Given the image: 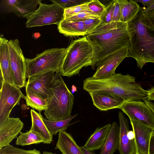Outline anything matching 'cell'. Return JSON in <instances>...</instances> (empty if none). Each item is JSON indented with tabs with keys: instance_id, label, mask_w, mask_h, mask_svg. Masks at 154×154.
<instances>
[{
	"instance_id": "obj_1",
	"label": "cell",
	"mask_w": 154,
	"mask_h": 154,
	"mask_svg": "<svg viewBox=\"0 0 154 154\" xmlns=\"http://www.w3.org/2000/svg\"><path fill=\"white\" fill-rule=\"evenodd\" d=\"M85 36L93 49V69L106 56L125 48L129 49L130 45L127 23H100Z\"/></svg>"
},
{
	"instance_id": "obj_2",
	"label": "cell",
	"mask_w": 154,
	"mask_h": 154,
	"mask_svg": "<svg viewBox=\"0 0 154 154\" xmlns=\"http://www.w3.org/2000/svg\"><path fill=\"white\" fill-rule=\"evenodd\" d=\"M127 23L130 43L128 57L134 58L141 69L147 63H154V26L142 7Z\"/></svg>"
},
{
	"instance_id": "obj_3",
	"label": "cell",
	"mask_w": 154,
	"mask_h": 154,
	"mask_svg": "<svg viewBox=\"0 0 154 154\" xmlns=\"http://www.w3.org/2000/svg\"><path fill=\"white\" fill-rule=\"evenodd\" d=\"M135 77L128 74H114L105 79H93L90 77L83 81V88L89 93L97 91L109 92L126 100L140 101L147 99L148 91L140 84L135 82Z\"/></svg>"
},
{
	"instance_id": "obj_4",
	"label": "cell",
	"mask_w": 154,
	"mask_h": 154,
	"mask_svg": "<svg viewBox=\"0 0 154 154\" xmlns=\"http://www.w3.org/2000/svg\"><path fill=\"white\" fill-rule=\"evenodd\" d=\"M74 100L59 71L55 72L46 100L47 107L44 112L46 118L55 121L68 118L71 115Z\"/></svg>"
},
{
	"instance_id": "obj_5",
	"label": "cell",
	"mask_w": 154,
	"mask_h": 154,
	"mask_svg": "<svg viewBox=\"0 0 154 154\" xmlns=\"http://www.w3.org/2000/svg\"><path fill=\"white\" fill-rule=\"evenodd\" d=\"M93 49L86 36L73 40L66 48L60 66L61 75L71 77L79 74L84 67L93 66Z\"/></svg>"
},
{
	"instance_id": "obj_6",
	"label": "cell",
	"mask_w": 154,
	"mask_h": 154,
	"mask_svg": "<svg viewBox=\"0 0 154 154\" xmlns=\"http://www.w3.org/2000/svg\"><path fill=\"white\" fill-rule=\"evenodd\" d=\"M66 48H54L38 54L33 59L26 58L27 78L46 72L59 71Z\"/></svg>"
},
{
	"instance_id": "obj_7",
	"label": "cell",
	"mask_w": 154,
	"mask_h": 154,
	"mask_svg": "<svg viewBox=\"0 0 154 154\" xmlns=\"http://www.w3.org/2000/svg\"><path fill=\"white\" fill-rule=\"evenodd\" d=\"M39 2L38 8L26 17V27L55 24L58 25L64 18V9L53 3L47 5Z\"/></svg>"
},
{
	"instance_id": "obj_8",
	"label": "cell",
	"mask_w": 154,
	"mask_h": 154,
	"mask_svg": "<svg viewBox=\"0 0 154 154\" xmlns=\"http://www.w3.org/2000/svg\"><path fill=\"white\" fill-rule=\"evenodd\" d=\"M8 45L13 85L20 88L26 86L27 66L20 41L17 39L8 41Z\"/></svg>"
},
{
	"instance_id": "obj_9",
	"label": "cell",
	"mask_w": 154,
	"mask_h": 154,
	"mask_svg": "<svg viewBox=\"0 0 154 154\" xmlns=\"http://www.w3.org/2000/svg\"><path fill=\"white\" fill-rule=\"evenodd\" d=\"M0 123L9 117L13 109L19 105L22 98L24 96L16 86L5 81L0 90Z\"/></svg>"
},
{
	"instance_id": "obj_10",
	"label": "cell",
	"mask_w": 154,
	"mask_h": 154,
	"mask_svg": "<svg viewBox=\"0 0 154 154\" xmlns=\"http://www.w3.org/2000/svg\"><path fill=\"white\" fill-rule=\"evenodd\" d=\"M129 119H133L154 129V113L145 103L140 101L126 100L119 107Z\"/></svg>"
},
{
	"instance_id": "obj_11",
	"label": "cell",
	"mask_w": 154,
	"mask_h": 154,
	"mask_svg": "<svg viewBox=\"0 0 154 154\" xmlns=\"http://www.w3.org/2000/svg\"><path fill=\"white\" fill-rule=\"evenodd\" d=\"M129 54V48H125L106 56L99 62L96 72L90 78L102 79L114 74L117 67Z\"/></svg>"
},
{
	"instance_id": "obj_12",
	"label": "cell",
	"mask_w": 154,
	"mask_h": 154,
	"mask_svg": "<svg viewBox=\"0 0 154 154\" xmlns=\"http://www.w3.org/2000/svg\"><path fill=\"white\" fill-rule=\"evenodd\" d=\"M55 72L50 71L29 77L25 86L26 93H34L46 100Z\"/></svg>"
},
{
	"instance_id": "obj_13",
	"label": "cell",
	"mask_w": 154,
	"mask_h": 154,
	"mask_svg": "<svg viewBox=\"0 0 154 154\" xmlns=\"http://www.w3.org/2000/svg\"><path fill=\"white\" fill-rule=\"evenodd\" d=\"M129 119L134 134L135 154H149L150 140L154 129L138 120Z\"/></svg>"
},
{
	"instance_id": "obj_14",
	"label": "cell",
	"mask_w": 154,
	"mask_h": 154,
	"mask_svg": "<svg viewBox=\"0 0 154 154\" xmlns=\"http://www.w3.org/2000/svg\"><path fill=\"white\" fill-rule=\"evenodd\" d=\"M24 125L18 117H9L0 123V149L10 144L17 138Z\"/></svg>"
},
{
	"instance_id": "obj_15",
	"label": "cell",
	"mask_w": 154,
	"mask_h": 154,
	"mask_svg": "<svg viewBox=\"0 0 154 154\" xmlns=\"http://www.w3.org/2000/svg\"><path fill=\"white\" fill-rule=\"evenodd\" d=\"M89 94L93 105L100 111L119 109L125 101L122 97L109 92L97 91Z\"/></svg>"
},
{
	"instance_id": "obj_16",
	"label": "cell",
	"mask_w": 154,
	"mask_h": 154,
	"mask_svg": "<svg viewBox=\"0 0 154 154\" xmlns=\"http://www.w3.org/2000/svg\"><path fill=\"white\" fill-rule=\"evenodd\" d=\"M119 142L118 150L120 154H135L134 140H131L128 136L129 131L128 119L120 111L119 112Z\"/></svg>"
},
{
	"instance_id": "obj_17",
	"label": "cell",
	"mask_w": 154,
	"mask_h": 154,
	"mask_svg": "<svg viewBox=\"0 0 154 154\" xmlns=\"http://www.w3.org/2000/svg\"><path fill=\"white\" fill-rule=\"evenodd\" d=\"M55 149H59L62 154H84L71 134L66 131L59 132Z\"/></svg>"
},
{
	"instance_id": "obj_18",
	"label": "cell",
	"mask_w": 154,
	"mask_h": 154,
	"mask_svg": "<svg viewBox=\"0 0 154 154\" xmlns=\"http://www.w3.org/2000/svg\"><path fill=\"white\" fill-rule=\"evenodd\" d=\"M2 35L0 37V67L5 80L13 85L11 77V62L8 42Z\"/></svg>"
},
{
	"instance_id": "obj_19",
	"label": "cell",
	"mask_w": 154,
	"mask_h": 154,
	"mask_svg": "<svg viewBox=\"0 0 154 154\" xmlns=\"http://www.w3.org/2000/svg\"><path fill=\"white\" fill-rule=\"evenodd\" d=\"M57 25L59 32L66 36H85L87 34L83 20L72 21L63 18Z\"/></svg>"
},
{
	"instance_id": "obj_20",
	"label": "cell",
	"mask_w": 154,
	"mask_h": 154,
	"mask_svg": "<svg viewBox=\"0 0 154 154\" xmlns=\"http://www.w3.org/2000/svg\"><path fill=\"white\" fill-rule=\"evenodd\" d=\"M111 126V124H109L98 128L90 137L84 146L91 151L101 149L107 138Z\"/></svg>"
},
{
	"instance_id": "obj_21",
	"label": "cell",
	"mask_w": 154,
	"mask_h": 154,
	"mask_svg": "<svg viewBox=\"0 0 154 154\" xmlns=\"http://www.w3.org/2000/svg\"><path fill=\"white\" fill-rule=\"evenodd\" d=\"M119 126L116 122L111 124L107 138L99 154H114L118 149L119 142Z\"/></svg>"
},
{
	"instance_id": "obj_22",
	"label": "cell",
	"mask_w": 154,
	"mask_h": 154,
	"mask_svg": "<svg viewBox=\"0 0 154 154\" xmlns=\"http://www.w3.org/2000/svg\"><path fill=\"white\" fill-rule=\"evenodd\" d=\"M30 113L32 122L30 129L38 133L44 139V143H51L53 136L45 125L41 113L37 112L33 109H31Z\"/></svg>"
},
{
	"instance_id": "obj_23",
	"label": "cell",
	"mask_w": 154,
	"mask_h": 154,
	"mask_svg": "<svg viewBox=\"0 0 154 154\" xmlns=\"http://www.w3.org/2000/svg\"><path fill=\"white\" fill-rule=\"evenodd\" d=\"M41 0H17L8 1L9 4L14 8L20 17L26 18L36 11V7Z\"/></svg>"
},
{
	"instance_id": "obj_24",
	"label": "cell",
	"mask_w": 154,
	"mask_h": 154,
	"mask_svg": "<svg viewBox=\"0 0 154 154\" xmlns=\"http://www.w3.org/2000/svg\"><path fill=\"white\" fill-rule=\"evenodd\" d=\"M120 7V22L127 23L140 9V5L133 0H119Z\"/></svg>"
},
{
	"instance_id": "obj_25",
	"label": "cell",
	"mask_w": 154,
	"mask_h": 154,
	"mask_svg": "<svg viewBox=\"0 0 154 154\" xmlns=\"http://www.w3.org/2000/svg\"><path fill=\"white\" fill-rule=\"evenodd\" d=\"M78 114L71 115L68 118L62 120L51 121L43 118V122L52 136L55 135L57 132L62 131H66L72 124L70 122Z\"/></svg>"
},
{
	"instance_id": "obj_26",
	"label": "cell",
	"mask_w": 154,
	"mask_h": 154,
	"mask_svg": "<svg viewBox=\"0 0 154 154\" xmlns=\"http://www.w3.org/2000/svg\"><path fill=\"white\" fill-rule=\"evenodd\" d=\"M44 139L38 133L30 129L25 133L21 132L17 137L15 144L22 146L34 144L44 143Z\"/></svg>"
},
{
	"instance_id": "obj_27",
	"label": "cell",
	"mask_w": 154,
	"mask_h": 154,
	"mask_svg": "<svg viewBox=\"0 0 154 154\" xmlns=\"http://www.w3.org/2000/svg\"><path fill=\"white\" fill-rule=\"evenodd\" d=\"M25 100L28 106L31 107L38 110L39 113L45 111L47 107L46 100L40 98L32 92L26 93Z\"/></svg>"
},
{
	"instance_id": "obj_28",
	"label": "cell",
	"mask_w": 154,
	"mask_h": 154,
	"mask_svg": "<svg viewBox=\"0 0 154 154\" xmlns=\"http://www.w3.org/2000/svg\"><path fill=\"white\" fill-rule=\"evenodd\" d=\"M0 154H41L35 149L26 150L18 148L10 144L0 149Z\"/></svg>"
},
{
	"instance_id": "obj_29",
	"label": "cell",
	"mask_w": 154,
	"mask_h": 154,
	"mask_svg": "<svg viewBox=\"0 0 154 154\" xmlns=\"http://www.w3.org/2000/svg\"><path fill=\"white\" fill-rule=\"evenodd\" d=\"M101 15L90 11H84L68 17L64 18L72 21L83 20L93 18H100Z\"/></svg>"
},
{
	"instance_id": "obj_30",
	"label": "cell",
	"mask_w": 154,
	"mask_h": 154,
	"mask_svg": "<svg viewBox=\"0 0 154 154\" xmlns=\"http://www.w3.org/2000/svg\"><path fill=\"white\" fill-rule=\"evenodd\" d=\"M64 9L89 2L91 0H51Z\"/></svg>"
},
{
	"instance_id": "obj_31",
	"label": "cell",
	"mask_w": 154,
	"mask_h": 154,
	"mask_svg": "<svg viewBox=\"0 0 154 154\" xmlns=\"http://www.w3.org/2000/svg\"><path fill=\"white\" fill-rule=\"evenodd\" d=\"M88 2L65 9L64 18H67L82 11H89L88 6Z\"/></svg>"
},
{
	"instance_id": "obj_32",
	"label": "cell",
	"mask_w": 154,
	"mask_h": 154,
	"mask_svg": "<svg viewBox=\"0 0 154 154\" xmlns=\"http://www.w3.org/2000/svg\"><path fill=\"white\" fill-rule=\"evenodd\" d=\"M115 0H113L106 7L103 13L101 14V24H107L112 22L113 11L114 8Z\"/></svg>"
},
{
	"instance_id": "obj_33",
	"label": "cell",
	"mask_w": 154,
	"mask_h": 154,
	"mask_svg": "<svg viewBox=\"0 0 154 154\" xmlns=\"http://www.w3.org/2000/svg\"><path fill=\"white\" fill-rule=\"evenodd\" d=\"M88 6L90 11L101 15L104 12L106 8L97 0H91L88 3Z\"/></svg>"
},
{
	"instance_id": "obj_34",
	"label": "cell",
	"mask_w": 154,
	"mask_h": 154,
	"mask_svg": "<svg viewBox=\"0 0 154 154\" xmlns=\"http://www.w3.org/2000/svg\"><path fill=\"white\" fill-rule=\"evenodd\" d=\"M83 22L87 34L99 25L101 20L100 18H93L83 20Z\"/></svg>"
},
{
	"instance_id": "obj_35",
	"label": "cell",
	"mask_w": 154,
	"mask_h": 154,
	"mask_svg": "<svg viewBox=\"0 0 154 154\" xmlns=\"http://www.w3.org/2000/svg\"><path fill=\"white\" fill-rule=\"evenodd\" d=\"M121 10L119 0H115L114 8L113 11L112 22H120Z\"/></svg>"
},
{
	"instance_id": "obj_36",
	"label": "cell",
	"mask_w": 154,
	"mask_h": 154,
	"mask_svg": "<svg viewBox=\"0 0 154 154\" xmlns=\"http://www.w3.org/2000/svg\"><path fill=\"white\" fill-rule=\"evenodd\" d=\"M136 2L142 3L144 7H147L154 2V0H133Z\"/></svg>"
},
{
	"instance_id": "obj_37",
	"label": "cell",
	"mask_w": 154,
	"mask_h": 154,
	"mask_svg": "<svg viewBox=\"0 0 154 154\" xmlns=\"http://www.w3.org/2000/svg\"><path fill=\"white\" fill-rule=\"evenodd\" d=\"M149 154H154V131L151 137L149 149Z\"/></svg>"
},
{
	"instance_id": "obj_38",
	"label": "cell",
	"mask_w": 154,
	"mask_h": 154,
	"mask_svg": "<svg viewBox=\"0 0 154 154\" xmlns=\"http://www.w3.org/2000/svg\"><path fill=\"white\" fill-rule=\"evenodd\" d=\"M148 97L147 99L149 101H154V87L148 91Z\"/></svg>"
},
{
	"instance_id": "obj_39",
	"label": "cell",
	"mask_w": 154,
	"mask_h": 154,
	"mask_svg": "<svg viewBox=\"0 0 154 154\" xmlns=\"http://www.w3.org/2000/svg\"><path fill=\"white\" fill-rule=\"evenodd\" d=\"M154 10V2L147 7H143V12L145 14H146L151 11Z\"/></svg>"
},
{
	"instance_id": "obj_40",
	"label": "cell",
	"mask_w": 154,
	"mask_h": 154,
	"mask_svg": "<svg viewBox=\"0 0 154 154\" xmlns=\"http://www.w3.org/2000/svg\"><path fill=\"white\" fill-rule=\"evenodd\" d=\"M154 26V10L146 14Z\"/></svg>"
},
{
	"instance_id": "obj_41",
	"label": "cell",
	"mask_w": 154,
	"mask_h": 154,
	"mask_svg": "<svg viewBox=\"0 0 154 154\" xmlns=\"http://www.w3.org/2000/svg\"><path fill=\"white\" fill-rule=\"evenodd\" d=\"M143 101L150 108L154 113V103L147 99Z\"/></svg>"
},
{
	"instance_id": "obj_42",
	"label": "cell",
	"mask_w": 154,
	"mask_h": 154,
	"mask_svg": "<svg viewBox=\"0 0 154 154\" xmlns=\"http://www.w3.org/2000/svg\"><path fill=\"white\" fill-rule=\"evenodd\" d=\"M84 154H96L93 151H91L86 149L84 146L80 147Z\"/></svg>"
},
{
	"instance_id": "obj_43",
	"label": "cell",
	"mask_w": 154,
	"mask_h": 154,
	"mask_svg": "<svg viewBox=\"0 0 154 154\" xmlns=\"http://www.w3.org/2000/svg\"><path fill=\"white\" fill-rule=\"evenodd\" d=\"M128 136L129 140H134V134L132 131H129L128 133Z\"/></svg>"
},
{
	"instance_id": "obj_44",
	"label": "cell",
	"mask_w": 154,
	"mask_h": 154,
	"mask_svg": "<svg viewBox=\"0 0 154 154\" xmlns=\"http://www.w3.org/2000/svg\"><path fill=\"white\" fill-rule=\"evenodd\" d=\"M5 81V80H4L2 72L0 71V88H2Z\"/></svg>"
},
{
	"instance_id": "obj_45",
	"label": "cell",
	"mask_w": 154,
	"mask_h": 154,
	"mask_svg": "<svg viewBox=\"0 0 154 154\" xmlns=\"http://www.w3.org/2000/svg\"><path fill=\"white\" fill-rule=\"evenodd\" d=\"M77 91V88L74 85H73L72 87V93H74L75 92Z\"/></svg>"
},
{
	"instance_id": "obj_46",
	"label": "cell",
	"mask_w": 154,
	"mask_h": 154,
	"mask_svg": "<svg viewBox=\"0 0 154 154\" xmlns=\"http://www.w3.org/2000/svg\"><path fill=\"white\" fill-rule=\"evenodd\" d=\"M40 35V33L38 32H36L33 34L34 37L36 38H37L39 37Z\"/></svg>"
},
{
	"instance_id": "obj_47",
	"label": "cell",
	"mask_w": 154,
	"mask_h": 154,
	"mask_svg": "<svg viewBox=\"0 0 154 154\" xmlns=\"http://www.w3.org/2000/svg\"><path fill=\"white\" fill-rule=\"evenodd\" d=\"M42 154H56L52 153L51 152L44 151L42 152Z\"/></svg>"
}]
</instances>
